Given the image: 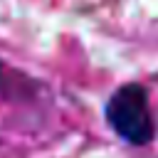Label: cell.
<instances>
[{"mask_svg":"<svg viewBox=\"0 0 158 158\" xmlns=\"http://www.w3.org/2000/svg\"><path fill=\"white\" fill-rule=\"evenodd\" d=\"M106 123L128 146H148L156 138V118L143 84H121L106 101Z\"/></svg>","mask_w":158,"mask_h":158,"instance_id":"obj_1","label":"cell"},{"mask_svg":"<svg viewBox=\"0 0 158 158\" xmlns=\"http://www.w3.org/2000/svg\"><path fill=\"white\" fill-rule=\"evenodd\" d=\"M0 74H2V62H0Z\"/></svg>","mask_w":158,"mask_h":158,"instance_id":"obj_2","label":"cell"}]
</instances>
